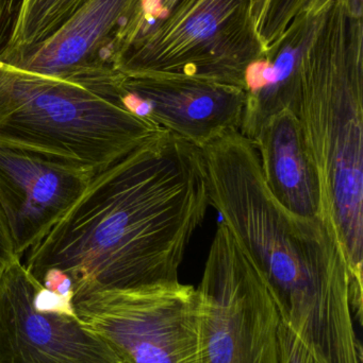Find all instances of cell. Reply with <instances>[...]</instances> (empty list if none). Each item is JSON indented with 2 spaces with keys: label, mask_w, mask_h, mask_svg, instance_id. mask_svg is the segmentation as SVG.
<instances>
[{
  "label": "cell",
  "mask_w": 363,
  "mask_h": 363,
  "mask_svg": "<svg viewBox=\"0 0 363 363\" xmlns=\"http://www.w3.org/2000/svg\"><path fill=\"white\" fill-rule=\"evenodd\" d=\"M126 106L198 149L240 130L247 91L187 77H126Z\"/></svg>",
  "instance_id": "cell-9"
},
{
  "label": "cell",
  "mask_w": 363,
  "mask_h": 363,
  "mask_svg": "<svg viewBox=\"0 0 363 363\" xmlns=\"http://www.w3.org/2000/svg\"><path fill=\"white\" fill-rule=\"evenodd\" d=\"M292 108L317 169L323 215L342 247L354 311H362V0H335L286 34Z\"/></svg>",
  "instance_id": "cell-3"
},
{
  "label": "cell",
  "mask_w": 363,
  "mask_h": 363,
  "mask_svg": "<svg viewBox=\"0 0 363 363\" xmlns=\"http://www.w3.org/2000/svg\"><path fill=\"white\" fill-rule=\"evenodd\" d=\"M38 285L21 256L0 272V363H126L77 315L36 308Z\"/></svg>",
  "instance_id": "cell-8"
},
{
  "label": "cell",
  "mask_w": 363,
  "mask_h": 363,
  "mask_svg": "<svg viewBox=\"0 0 363 363\" xmlns=\"http://www.w3.org/2000/svg\"><path fill=\"white\" fill-rule=\"evenodd\" d=\"M335 0H270L257 32L266 57L274 52L290 29L325 10Z\"/></svg>",
  "instance_id": "cell-14"
},
{
  "label": "cell",
  "mask_w": 363,
  "mask_h": 363,
  "mask_svg": "<svg viewBox=\"0 0 363 363\" xmlns=\"http://www.w3.org/2000/svg\"><path fill=\"white\" fill-rule=\"evenodd\" d=\"M196 294L197 363H278L276 304L261 273L224 222L217 226Z\"/></svg>",
  "instance_id": "cell-6"
},
{
  "label": "cell",
  "mask_w": 363,
  "mask_h": 363,
  "mask_svg": "<svg viewBox=\"0 0 363 363\" xmlns=\"http://www.w3.org/2000/svg\"><path fill=\"white\" fill-rule=\"evenodd\" d=\"M110 66L51 76L0 62V146L95 174L161 132Z\"/></svg>",
  "instance_id": "cell-4"
},
{
  "label": "cell",
  "mask_w": 363,
  "mask_h": 363,
  "mask_svg": "<svg viewBox=\"0 0 363 363\" xmlns=\"http://www.w3.org/2000/svg\"><path fill=\"white\" fill-rule=\"evenodd\" d=\"M139 1L85 0L50 38L30 51L14 67L62 76L111 66L107 60L109 46Z\"/></svg>",
  "instance_id": "cell-11"
},
{
  "label": "cell",
  "mask_w": 363,
  "mask_h": 363,
  "mask_svg": "<svg viewBox=\"0 0 363 363\" xmlns=\"http://www.w3.org/2000/svg\"><path fill=\"white\" fill-rule=\"evenodd\" d=\"M72 303L81 323L126 363H197L200 304L193 286L102 290Z\"/></svg>",
  "instance_id": "cell-7"
},
{
  "label": "cell",
  "mask_w": 363,
  "mask_h": 363,
  "mask_svg": "<svg viewBox=\"0 0 363 363\" xmlns=\"http://www.w3.org/2000/svg\"><path fill=\"white\" fill-rule=\"evenodd\" d=\"M85 0H0V62L14 66L50 38Z\"/></svg>",
  "instance_id": "cell-13"
},
{
  "label": "cell",
  "mask_w": 363,
  "mask_h": 363,
  "mask_svg": "<svg viewBox=\"0 0 363 363\" xmlns=\"http://www.w3.org/2000/svg\"><path fill=\"white\" fill-rule=\"evenodd\" d=\"M200 151L209 202L261 273L281 321L320 363H362L349 266L330 220L286 209L264 182L255 147L239 130Z\"/></svg>",
  "instance_id": "cell-2"
},
{
  "label": "cell",
  "mask_w": 363,
  "mask_h": 363,
  "mask_svg": "<svg viewBox=\"0 0 363 363\" xmlns=\"http://www.w3.org/2000/svg\"><path fill=\"white\" fill-rule=\"evenodd\" d=\"M251 15H253L254 21H255L256 29L261 23L262 17L266 13L270 0H251Z\"/></svg>",
  "instance_id": "cell-17"
},
{
  "label": "cell",
  "mask_w": 363,
  "mask_h": 363,
  "mask_svg": "<svg viewBox=\"0 0 363 363\" xmlns=\"http://www.w3.org/2000/svg\"><path fill=\"white\" fill-rule=\"evenodd\" d=\"M209 205L202 151L162 130L94 174L34 239L23 264L36 279L47 271L65 274L74 300L177 283Z\"/></svg>",
  "instance_id": "cell-1"
},
{
  "label": "cell",
  "mask_w": 363,
  "mask_h": 363,
  "mask_svg": "<svg viewBox=\"0 0 363 363\" xmlns=\"http://www.w3.org/2000/svg\"><path fill=\"white\" fill-rule=\"evenodd\" d=\"M278 363H320L296 333L281 321L278 328Z\"/></svg>",
  "instance_id": "cell-15"
},
{
  "label": "cell",
  "mask_w": 363,
  "mask_h": 363,
  "mask_svg": "<svg viewBox=\"0 0 363 363\" xmlns=\"http://www.w3.org/2000/svg\"><path fill=\"white\" fill-rule=\"evenodd\" d=\"M262 60L251 0H177L112 65L126 77H187L246 91L249 70Z\"/></svg>",
  "instance_id": "cell-5"
},
{
  "label": "cell",
  "mask_w": 363,
  "mask_h": 363,
  "mask_svg": "<svg viewBox=\"0 0 363 363\" xmlns=\"http://www.w3.org/2000/svg\"><path fill=\"white\" fill-rule=\"evenodd\" d=\"M251 143L273 196L300 217L321 216L319 177L293 111L285 108L269 116Z\"/></svg>",
  "instance_id": "cell-12"
},
{
  "label": "cell",
  "mask_w": 363,
  "mask_h": 363,
  "mask_svg": "<svg viewBox=\"0 0 363 363\" xmlns=\"http://www.w3.org/2000/svg\"><path fill=\"white\" fill-rule=\"evenodd\" d=\"M94 174L0 146V209L17 255L67 208Z\"/></svg>",
  "instance_id": "cell-10"
},
{
  "label": "cell",
  "mask_w": 363,
  "mask_h": 363,
  "mask_svg": "<svg viewBox=\"0 0 363 363\" xmlns=\"http://www.w3.org/2000/svg\"><path fill=\"white\" fill-rule=\"evenodd\" d=\"M16 255L8 223H6V218L0 209V272L4 266Z\"/></svg>",
  "instance_id": "cell-16"
}]
</instances>
